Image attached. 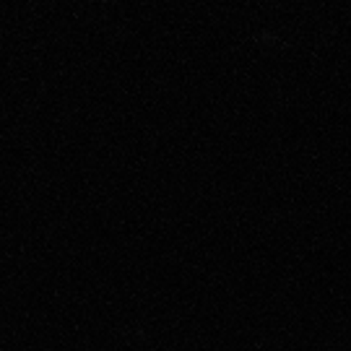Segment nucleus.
I'll return each instance as SVG.
<instances>
[]
</instances>
